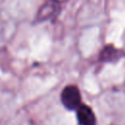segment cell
Segmentation results:
<instances>
[{
  "mask_svg": "<svg viewBox=\"0 0 125 125\" xmlns=\"http://www.w3.org/2000/svg\"><path fill=\"white\" fill-rule=\"evenodd\" d=\"M76 117L79 125H97L96 115L93 109L87 104H81L76 108Z\"/></svg>",
  "mask_w": 125,
  "mask_h": 125,
  "instance_id": "4",
  "label": "cell"
},
{
  "mask_svg": "<svg viewBox=\"0 0 125 125\" xmlns=\"http://www.w3.org/2000/svg\"><path fill=\"white\" fill-rule=\"evenodd\" d=\"M60 10L61 3L59 0H47L38 10L36 20L38 21H44L50 19H54L60 13Z\"/></svg>",
  "mask_w": 125,
  "mask_h": 125,
  "instance_id": "2",
  "label": "cell"
},
{
  "mask_svg": "<svg viewBox=\"0 0 125 125\" xmlns=\"http://www.w3.org/2000/svg\"><path fill=\"white\" fill-rule=\"evenodd\" d=\"M125 56V51L109 44L104 46L99 56V60L103 62H117Z\"/></svg>",
  "mask_w": 125,
  "mask_h": 125,
  "instance_id": "3",
  "label": "cell"
},
{
  "mask_svg": "<svg viewBox=\"0 0 125 125\" xmlns=\"http://www.w3.org/2000/svg\"><path fill=\"white\" fill-rule=\"evenodd\" d=\"M61 101L65 108L74 110L81 104V94L75 85H68L61 93Z\"/></svg>",
  "mask_w": 125,
  "mask_h": 125,
  "instance_id": "1",
  "label": "cell"
}]
</instances>
